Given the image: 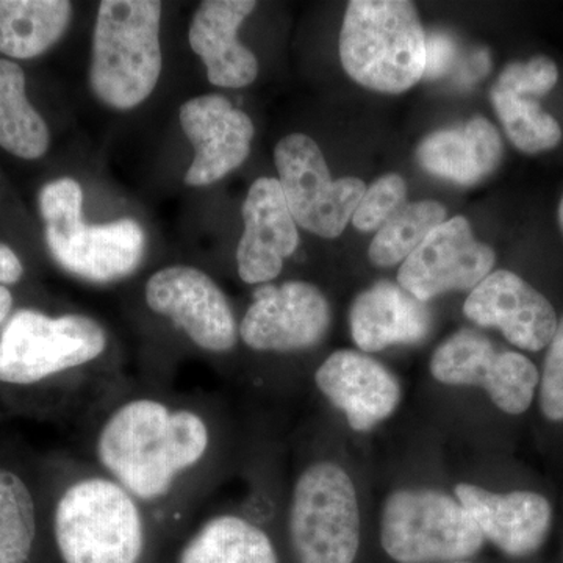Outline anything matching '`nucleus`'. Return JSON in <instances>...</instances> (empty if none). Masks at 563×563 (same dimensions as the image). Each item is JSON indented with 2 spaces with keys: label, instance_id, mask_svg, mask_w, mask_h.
I'll return each mask as SVG.
<instances>
[{
  "label": "nucleus",
  "instance_id": "obj_6",
  "mask_svg": "<svg viewBox=\"0 0 563 563\" xmlns=\"http://www.w3.org/2000/svg\"><path fill=\"white\" fill-rule=\"evenodd\" d=\"M40 211L54 261L69 273L96 285L114 284L140 268L146 235L131 218L88 224L84 221V191L79 181L58 179L40 191Z\"/></svg>",
  "mask_w": 563,
  "mask_h": 563
},
{
  "label": "nucleus",
  "instance_id": "obj_19",
  "mask_svg": "<svg viewBox=\"0 0 563 563\" xmlns=\"http://www.w3.org/2000/svg\"><path fill=\"white\" fill-rule=\"evenodd\" d=\"M255 7L252 0H206L192 14L188 41L214 87L239 90L257 79V58L239 40Z\"/></svg>",
  "mask_w": 563,
  "mask_h": 563
},
{
  "label": "nucleus",
  "instance_id": "obj_20",
  "mask_svg": "<svg viewBox=\"0 0 563 563\" xmlns=\"http://www.w3.org/2000/svg\"><path fill=\"white\" fill-rule=\"evenodd\" d=\"M431 325L428 303L387 280L362 291L350 310L352 340L365 354L420 343L429 335Z\"/></svg>",
  "mask_w": 563,
  "mask_h": 563
},
{
  "label": "nucleus",
  "instance_id": "obj_14",
  "mask_svg": "<svg viewBox=\"0 0 563 563\" xmlns=\"http://www.w3.org/2000/svg\"><path fill=\"white\" fill-rule=\"evenodd\" d=\"M313 384L352 431L361 433L388 420L402 399L398 377L362 351L332 352L314 369Z\"/></svg>",
  "mask_w": 563,
  "mask_h": 563
},
{
  "label": "nucleus",
  "instance_id": "obj_12",
  "mask_svg": "<svg viewBox=\"0 0 563 563\" xmlns=\"http://www.w3.org/2000/svg\"><path fill=\"white\" fill-rule=\"evenodd\" d=\"M332 312L324 292L303 280L263 284L239 321L240 342L257 354L313 350L328 335Z\"/></svg>",
  "mask_w": 563,
  "mask_h": 563
},
{
  "label": "nucleus",
  "instance_id": "obj_25",
  "mask_svg": "<svg viewBox=\"0 0 563 563\" xmlns=\"http://www.w3.org/2000/svg\"><path fill=\"white\" fill-rule=\"evenodd\" d=\"M38 533V506L31 485L0 466V563H27Z\"/></svg>",
  "mask_w": 563,
  "mask_h": 563
},
{
  "label": "nucleus",
  "instance_id": "obj_18",
  "mask_svg": "<svg viewBox=\"0 0 563 563\" xmlns=\"http://www.w3.org/2000/svg\"><path fill=\"white\" fill-rule=\"evenodd\" d=\"M454 496L468 510L485 542L509 558L536 554L553 528V506L529 490L496 493L468 483L455 485Z\"/></svg>",
  "mask_w": 563,
  "mask_h": 563
},
{
  "label": "nucleus",
  "instance_id": "obj_2",
  "mask_svg": "<svg viewBox=\"0 0 563 563\" xmlns=\"http://www.w3.org/2000/svg\"><path fill=\"white\" fill-rule=\"evenodd\" d=\"M124 379L110 333L90 314L20 309L0 331V384L60 388L80 418Z\"/></svg>",
  "mask_w": 563,
  "mask_h": 563
},
{
  "label": "nucleus",
  "instance_id": "obj_31",
  "mask_svg": "<svg viewBox=\"0 0 563 563\" xmlns=\"http://www.w3.org/2000/svg\"><path fill=\"white\" fill-rule=\"evenodd\" d=\"M457 44L446 32H432L426 35L424 79L435 80L450 73L453 66Z\"/></svg>",
  "mask_w": 563,
  "mask_h": 563
},
{
  "label": "nucleus",
  "instance_id": "obj_21",
  "mask_svg": "<svg viewBox=\"0 0 563 563\" xmlns=\"http://www.w3.org/2000/svg\"><path fill=\"white\" fill-rule=\"evenodd\" d=\"M503 158V141L485 118L442 129L421 141L417 162L424 172L457 185H474L490 176Z\"/></svg>",
  "mask_w": 563,
  "mask_h": 563
},
{
  "label": "nucleus",
  "instance_id": "obj_17",
  "mask_svg": "<svg viewBox=\"0 0 563 563\" xmlns=\"http://www.w3.org/2000/svg\"><path fill=\"white\" fill-rule=\"evenodd\" d=\"M244 231L236 246V269L247 285L272 284L298 250L299 233L279 180L262 177L243 203Z\"/></svg>",
  "mask_w": 563,
  "mask_h": 563
},
{
  "label": "nucleus",
  "instance_id": "obj_4",
  "mask_svg": "<svg viewBox=\"0 0 563 563\" xmlns=\"http://www.w3.org/2000/svg\"><path fill=\"white\" fill-rule=\"evenodd\" d=\"M162 2L102 0L92 33L90 85L96 98L114 110H132L161 79Z\"/></svg>",
  "mask_w": 563,
  "mask_h": 563
},
{
  "label": "nucleus",
  "instance_id": "obj_15",
  "mask_svg": "<svg viewBox=\"0 0 563 563\" xmlns=\"http://www.w3.org/2000/svg\"><path fill=\"white\" fill-rule=\"evenodd\" d=\"M180 125L195 158L185 174L188 187H209L235 172L250 157L254 124L221 95H203L180 107Z\"/></svg>",
  "mask_w": 563,
  "mask_h": 563
},
{
  "label": "nucleus",
  "instance_id": "obj_13",
  "mask_svg": "<svg viewBox=\"0 0 563 563\" xmlns=\"http://www.w3.org/2000/svg\"><path fill=\"white\" fill-rule=\"evenodd\" d=\"M495 262V251L474 239L465 218L455 217L433 229L402 262L398 284L428 303L448 291L473 290L492 273Z\"/></svg>",
  "mask_w": 563,
  "mask_h": 563
},
{
  "label": "nucleus",
  "instance_id": "obj_11",
  "mask_svg": "<svg viewBox=\"0 0 563 563\" xmlns=\"http://www.w3.org/2000/svg\"><path fill=\"white\" fill-rule=\"evenodd\" d=\"M431 374L437 383L479 387L501 412L518 417L531 409L539 390L536 363L520 352L498 351L474 331H459L433 351Z\"/></svg>",
  "mask_w": 563,
  "mask_h": 563
},
{
  "label": "nucleus",
  "instance_id": "obj_28",
  "mask_svg": "<svg viewBox=\"0 0 563 563\" xmlns=\"http://www.w3.org/2000/svg\"><path fill=\"white\" fill-rule=\"evenodd\" d=\"M407 203V185L399 174H387L366 188L352 214V224L362 232L379 231Z\"/></svg>",
  "mask_w": 563,
  "mask_h": 563
},
{
  "label": "nucleus",
  "instance_id": "obj_22",
  "mask_svg": "<svg viewBox=\"0 0 563 563\" xmlns=\"http://www.w3.org/2000/svg\"><path fill=\"white\" fill-rule=\"evenodd\" d=\"M177 563H280L272 536L239 510L203 518L181 544Z\"/></svg>",
  "mask_w": 563,
  "mask_h": 563
},
{
  "label": "nucleus",
  "instance_id": "obj_24",
  "mask_svg": "<svg viewBox=\"0 0 563 563\" xmlns=\"http://www.w3.org/2000/svg\"><path fill=\"white\" fill-rule=\"evenodd\" d=\"M49 128L33 109L20 65L0 58V146L16 157L35 161L49 150Z\"/></svg>",
  "mask_w": 563,
  "mask_h": 563
},
{
  "label": "nucleus",
  "instance_id": "obj_23",
  "mask_svg": "<svg viewBox=\"0 0 563 563\" xmlns=\"http://www.w3.org/2000/svg\"><path fill=\"white\" fill-rule=\"evenodd\" d=\"M68 0H0V52L29 60L51 49L68 29Z\"/></svg>",
  "mask_w": 563,
  "mask_h": 563
},
{
  "label": "nucleus",
  "instance_id": "obj_29",
  "mask_svg": "<svg viewBox=\"0 0 563 563\" xmlns=\"http://www.w3.org/2000/svg\"><path fill=\"white\" fill-rule=\"evenodd\" d=\"M558 80L559 69L555 63L544 55H537L529 62L507 65L496 81L495 90L531 98L548 95Z\"/></svg>",
  "mask_w": 563,
  "mask_h": 563
},
{
  "label": "nucleus",
  "instance_id": "obj_8",
  "mask_svg": "<svg viewBox=\"0 0 563 563\" xmlns=\"http://www.w3.org/2000/svg\"><path fill=\"white\" fill-rule=\"evenodd\" d=\"M485 539L455 496L429 487L398 488L385 498L380 544L396 563L468 561Z\"/></svg>",
  "mask_w": 563,
  "mask_h": 563
},
{
  "label": "nucleus",
  "instance_id": "obj_34",
  "mask_svg": "<svg viewBox=\"0 0 563 563\" xmlns=\"http://www.w3.org/2000/svg\"><path fill=\"white\" fill-rule=\"evenodd\" d=\"M559 224H561V229L563 232V198L561 201V206H559Z\"/></svg>",
  "mask_w": 563,
  "mask_h": 563
},
{
  "label": "nucleus",
  "instance_id": "obj_7",
  "mask_svg": "<svg viewBox=\"0 0 563 563\" xmlns=\"http://www.w3.org/2000/svg\"><path fill=\"white\" fill-rule=\"evenodd\" d=\"M287 532L298 563H354L362 518L350 473L331 459H313L292 481Z\"/></svg>",
  "mask_w": 563,
  "mask_h": 563
},
{
  "label": "nucleus",
  "instance_id": "obj_16",
  "mask_svg": "<svg viewBox=\"0 0 563 563\" xmlns=\"http://www.w3.org/2000/svg\"><path fill=\"white\" fill-rule=\"evenodd\" d=\"M463 313L481 328L499 329L507 342L529 352L548 347L559 322L553 303L507 269L488 274L474 287Z\"/></svg>",
  "mask_w": 563,
  "mask_h": 563
},
{
  "label": "nucleus",
  "instance_id": "obj_9",
  "mask_svg": "<svg viewBox=\"0 0 563 563\" xmlns=\"http://www.w3.org/2000/svg\"><path fill=\"white\" fill-rule=\"evenodd\" d=\"M144 303L190 346L225 357L239 346V321L228 296L209 274L190 265L158 269L144 284Z\"/></svg>",
  "mask_w": 563,
  "mask_h": 563
},
{
  "label": "nucleus",
  "instance_id": "obj_26",
  "mask_svg": "<svg viewBox=\"0 0 563 563\" xmlns=\"http://www.w3.org/2000/svg\"><path fill=\"white\" fill-rule=\"evenodd\" d=\"M446 221V209L435 201L406 203L377 231L368 257L374 266L391 268L406 261L433 229Z\"/></svg>",
  "mask_w": 563,
  "mask_h": 563
},
{
  "label": "nucleus",
  "instance_id": "obj_35",
  "mask_svg": "<svg viewBox=\"0 0 563 563\" xmlns=\"http://www.w3.org/2000/svg\"><path fill=\"white\" fill-rule=\"evenodd\" d=\"M450 563H473V562H470V561H459V562H450Z\"/></svg>",
  "mask_w": 563,
  "mask_h": 563
},
{
  "label": "nucleus",
  "instance_id": "obj_10",
  "mask_svg": "<svg viewBox=\"0 0 563 563\" xmlns=\"http://www.w3.org/2000/svg\"><path fill=\"white\" fill-rule=\"evenodd\" d=\"M279 184L292 220L321 239H336L365 195L357 177L333 180L320 146L303 133L284 136L274 150Z\"/></svg>",
  "mask_w": 563,
  "mask_h": 563
},
{
  "label": "nucleus",
  "instance_id": "obj_27",
  "mask_svg": "<svg viewBox=\"0 0 563 563\" xmlns=\"http://www.w3.org/2000/svg\"><path fill=\"white\" fill-rule=\"evenodd\" d=\"M492 102L504 131L517 150L525 154H540L554 150L561 143V125L533 99L493 88Z\"/></svg>",
  "mask_w": 563,
  "mask_h": 563
},
{
  "label": "nucleus",
  "instance_id": "obj_3",
  "mask_svg": "<svg viewBox=\"0 0 563 563\" xmlns=\"http://www.w3.org/2000/svg\"><path fill=\"white\" fill-rule=\"evenodd\" d=\"M63 563H143L158 531L139 499L91 463H69L51 509Z\"/></svg>",
  "mask_w": 563,
  "mask_h": 563
},
{
  "label": "nucleus",
  "instance_id": "obj_5",
  "mask_svg": "<svg viewBox=\"0 0 563 563\" xmlns=\"http://www.w3.org/2000/svg\"><path fill=\"white\" fill-rule=\"evenodd\" d=\"M339 49L347 76L368 90L399 95L424 76L426 32L406 0H352Z\"/></svg>",
  "mask_w": 563,
  "mask_h": 563
},
{
  "label": "nucleus",
  "instance_id": "obj_1",
  "mask_svg": "<svg viewBox=\"0 0 563 563\" xmlns=\"http://www.w3.org/2000/svg\"><path fill=\"white\" fill-rule=\"evenodd\" d=\"M84 461L143 504L161 533L190 523L231 465L228 417L211 396L125 377L81 417Z\"/></svg>",
  "mask_w": 563,
  "mask_h": 563
},
{
  "label": "nucleus",
  "instance_id": "obj_33",
  "mask_svg": "<svg viewBox=\"0 0 563 563\" xmlns=\"http://www.w3.org/2000/svg\"><path fill=\"white\" fill-rule=\"evenodd\" d=\"M11 309H13V295L9 288L0 285V329L9 321Z\"/></svg>",
  "mask_w": 563,
  "mask_h": 563
},
{
  "label": "nucleus",
  "instance_id": "obj_32",
  "mask_svg": "<svg viewBox=\"0 0 563 563\" xmlns=\"http://www.w3.org/2000/svg\"><path fill=\"white\" fill-rule=\"evenodd\" d=\"M24 276V266L5 244L0 243V285L7 287V285L16 284Z\"/></svg>",
  "mask_w": 563,
  "mask_h": 563
},
{
  "label": "nucleus",
  "instance_id": "obj_30",
  "mask_svg": "<svg viewBox=\"0 0 563 563\" xmlns=\"http://www.w3.org/2000/svg\"><path fill=\"white\" fill-rule=\"evenodd\" d=\"M540 412L548 421H563V317L548 344L539 380Z\"/></svg>",
  "mask_w": 563,
  "mask_h": 563
}]
</instances>
